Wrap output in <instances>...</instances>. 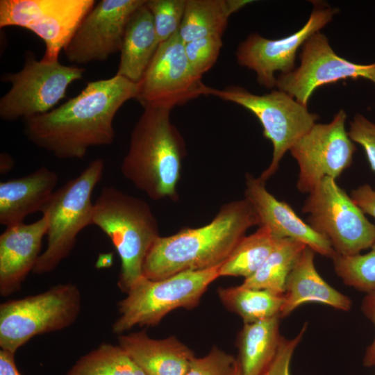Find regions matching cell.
<instances>
[{
    "label": "cell",
    "instance_id": "cb8c5ba5",
    "mask_svg": "<svg viewBox=\"0 0 375 375\" xmlns=\"http://www.w3.org/2000/svg\"><path fill=\"white\" fill-rule=\"evenodd\" d=\"M249 0H186L178 34L184 44L212 35L222 36L229 17Z\"/></svg>",
    "mask_w": 375,
    "mask_h": 375
},
{
    "label": "cell",
    "instance_id": "52a82bcc",
    "mask_svg": "<svg viewBox=\"0 0 375 375\" xmlns=\"http://www.w3.org/2000/svg\"><path fill=\"white\" fill-rule=\"evenodd\" d=\"M81 294L74 283L0 305V347L15 353L33 337L72 325L81 310Z\"/></svg>",
    "mask_w": 375,
    "mask_h": 375
},
{
    "label": "cell",
    "instance_id": "484cf974",
    "mask_svg": "<svg viewBox=\"0 0 375 375\" xmlns=\"http://www.w3.org/2000/svg\"><path fill=\"white\" fill-rule=\"evenodd\" d=\"M282 238L268 228L259 226L253 233L244 236L228 258L219 267L221 276H242L253 274L274 251Z\"/></svg>",
    "mask_w": 375,
    "mask_h": 375
},
{
    "label": "cell",
    "instance_id": "ba28073f",
    "mask_svg": "<svg viewBox=\"0 0 375 375\" xmlns=\"http://www.w3.org/2000/svg\"><path fill=\"white\" fill-rule=\"evenodd\" d=\"M302 212L308 215V224L328 239L337 255L359 254L375 242V225L332 178H324L308 193Z\"/></svg>",
    "mask_w": 375,
    "mask_h": 375
},
{
    "label": "cell",
    "instance_id": "5b68a950",
    "mask_svg": "<svg viewBox=\"0 0 375 375\" xmlns=\"http://www.w3.org/2000/svg\"><path fill=\"white\" fill-rule=\"evenodd\" d=\"M220 266L156 281L142 276L119 301V316L112 324V333L119 335L135 326H156L175 309L197 306L208 286L219 277Z\"/></svg>",
    "mask_w": 375,
    "mask_h": 375
},
{
    "label": "cell",
    "instance_id": "2e32d148",
    "mask_svg": "<svg viewBox=\"0 0 375 375\" xmlns=\"http://www.w3.org/2000/svg\"><path fill=\"white\" fill-rule=\"evenodd\" d=\"M146 0H101L84 18L64 49L76 66L103 61L120 52L127 24Z\"/></svg>",
    "mask_w": 375,
    "mask_h": 375
},
{
    "label": "cell",
    "instance_id": "e575fe53",
    "mask_svg": "<svg viewBox=\"0 0 375 375\" xmlns=\"http://www.w3.org/2000/svg\"><path fill=\"white\" fill-rule=\"evenodd\" d=\"M361 310L375 327V290L367 293L362 301ZM363 364L365 367L375 366V335L374 340L366 349Z\"/></svg>",
    "mask_w": 375,
    "mask_h": 375
},
{
    "label": "cell",
    "instance_id": "8fae6325",
    "mask_svg": "<svg viewBox=\"0 0 375 375\" xmlns=\"http://www.w3.org/2000/svg\"><path fill=\"white\" fill-rule=\"evenodd\" d=\"M95 4L94 0H1L0 27L30 30L45 44L41 60L58 61L61 50Z\"/></svg>",
    "mask_w": 375,
    "mask_h": 375
},
{
    "label": "cell",
    "instance_id": "ffe728a7",
    "mask_svg": "<svg viewBox=\"0 0 375 375\" xmlns=\"http://www.w3.org/2000/svg\"><path fill=\"white\" fill-rule=\"evenodd\" d=\"M117 340L146 375H185L195 356L175 336L154 339L140 331L119 335Z\"/></svg>",
    "mask_w": 375,
    "mask_h": 375
},
{
    "label": "cell",
    "instance_id": "836d02e7",
    "mask_svg": "<svg viewBox=\"0 0 375 375\" xmlns=\"http://www.w3.org/2000/svg\"><path fill=\"white\" fill-rule=\"evenodd\" d=\"M305 323L293 338L282 337L277 353L265 375H290V365L296 347L300 343L307 328Z\"/></svg>",
    "mask_w": 375,
    "mask_h": 375
},
{
    "label": "cell",
    "instance_id": "9a60e30c",
    "mask_svg": "<svg viewBox=\"0 0 375 375\" xmlns=\"http://www.w3.org/2000/svg\"><path fill=\"white\" fill-rule=\"evenodd\" d=\"M313 5L307 22L292 35L269 40L253 33L238 46L235 53L238 64L253 70L261 85L272 89L276 84V72L285 74L293 71L299 47L309 37L331 22L338 12L337 8L322 2L315 1Z\"/></svg>",
    "mask_w": 375,
    "mask_h": 375
},
{
    "label": "cell",
    "instance_id": "ac0fdd59",
    "mask_svg": "<svg viewBox=\"0 0 375 375\" xmlns=\"http://www.w3.org/2000/svg\"><path fill=\"white\" fill-rule=\"evenodd\" d=\"M47 217L43 215L31 224L10 227L0 235V294L8 296L19 290L40 256L47 235Z\"/></svg>",
    "mask_w": 375,
    "mask_h": 375
},
{
    "label": "cell",
    "instance_id": "d4e9b609",
    "mask_svg": "<svg viewBox=\"0 0 375 375\" xmlns=\"http://www.w3.org/2000/svg\"><path fill=\"white\" fill-rule=\"evenodd\" d=\"M217 294L224 306L239 315L244 324L280 317L283 294L267 290L244 288L240 285L219 287Z\"/></svg>",
    "mask_w": 375,
    "mask_h": 375
},
{
    "label": "cell",
    "instance_id": "7a4b0ae2",
    "mask_svg": "<svg viewBox=\"0 0 375 375\" xmlns=\"http://www.w3.org/2000/svg\"><path fill=\"white\" fill-rule=\"evenodd\" d=\"M259 225L256 212L245 198L222 205L212 221L159 236L145 258L142 275L160 280L188 271L219 267L251 227Z\"/></svg>",
    "mask_w": 375,
    "mask_h": 375
},
{
    "label": "cell",
    "instance_id": "8992f818",
    "mask_svg": "<svg viewBox=\"0 0 375 375\" xmlns=\"http://www.w3.org/2000/svg\"><path fill=\"white\" fill-rule=\"evenodd\" d=\"M104 169V160L96 158L53 194L42 211L48 220L47 246L35 264V274L55 269L74 249L78 233L92 225V195Z\"/></svg>",
    "mask_w": 375,
    "mask_h": 375
},
{
    "label": "cell",
    "instance_id": "d590c367",
    "mask_svg": "<svg viewBox=\"0 0 375 375\" xmlns=\"http://www.w3.org/2000/svg\"><path fill=\"white\" fill-rule=\"evenodd\" d=\"M351 197L365 214L375 219V188L368 184L360 185L351 191Z\"/></svg>",
    "mask_w": 375,
    "mask_h": 375
},
{
    "label": "cell",
    "instance_id": "e0dca14e",
    "mask_svg": "<svg viewBox=\"0 0 375 375\" xmlns=\"http://www.w3.org/2000/svg\"><path fill=\"white\" fill-rule=\"evenodd\" d=\"M245 178L244 198L254 208L259 226L268 228L280 238L302 242L315 253L334 258L336 253L328 239L303 222L289 204L272 195L265 182L251 174H247Z\"/></svg>",
    "mask_w": 375,
    "mask_h": 375
},
{
    "label": "cell",
    "instance_id": "44dd1931",
    "mask_svg": "<svg viewBox=\"0 0 375 375\" xmlns=\"http://www.w3.org/2000/svg\"><path fill=\"white\" fill-rule=\"evenodd\" d=\"M315 251L306 247L292 267L285 283L280 317L290 315L308 302H317L349 311L351 299L331 286L315 268Z\"/></svg>",
    "mask_w": 375,
    "mask_h": 375
},
{
    "label": "cell",
    "instance_id": "30bf717a",
    "mask_svg": "<svg viewBox=\"0 0 375 375\" xmlns=\"http://www.w3.org/2000/svg\"><path fill=\"white\" fill-rule=\"evenodd\" d=\"M85 69L67 66L58 60H38L32 51L25 54L23 68L1 76L10 89L0 99V117L5 121L26 119L46 113L65 97L67 88L83 78Z\"/></svg>",
    "mask_w": 375,
    "mask_h": 375
},
{
    "label": "cell",
    "instance_id": "1f68e13d",
    "mask_svg": "<svg viewBox=\"0 0 375 375\" xmlns=\"http://www.w3.org/2000/svg\"><path fill=\"white\" fill-rule=\"evenodd\" d=\"M222 36L212 35L185 44V51L193 70L203 76L216 62L222 47Z\"/></svg>",
    "mask_w": 375,
    "mask_h": 375
},
{
    "label": "cell",
    "instance_id": "5bb4252c",
    "mask_svg": "<svg viewBox=\"0 0 375 375\" xmlns=\"http://www.w3.org/2000/svg\"><path fill=\"white\" fill-rule=\"evenodd\" d=\"M300 60L297 68L276 78V87L304 106L307 107L314 91L326 84L364 78L375 85V63L357 64L339 56L320 31L302 45Z\"/></svg>",
    "mask_w": 375,
    "mask_h": 375
},
{
    "label": "cell",
    "instance_id": "603a6c76",
    "mask_svg": "<svg viewBox=\"0 0 375 375\" xmlns=\"http://www.w3.org/2000/svg\"><path fill=\"white\" fill-rule=\"evenodd\" d=\"M280 317L244 324L237 340L242 375H265L279 347Z\"/></svg>",
    "mask_w": 375,
    "mask_h": 375
},
{
    "label": "cell",
    "instance_id": "f1b7e54d",
    "mask_svg": "<svg viewBox=\"0 0 375 375\" xmlns=\"http://www.w3.org/2000/svg\"><path fill=\"white\" fill-rule=\"evenodd\" d=\"M371 249L365 254H336L333 258L335 272L342 282L366 293L375 290V242Z\"/></svg>",
    "mask_w": 375,
    "mask_h": 375
},
{
    "label": "cell",
    "instance_id": "9c48e42d",
    "mask_svg": "<svg viewBox=\"0 0 375 375\" xmlns=\"http://www.w3.org/2000/svg\"><path fill=\"white\" fill-rule=\"evenodd\" d=\"M210 95L243 106L261 123L264 136L273 145L272 161L259 176L265 183L278 170L285 153L319 118L306 106L279 90L257 95L242 87L228 86L222 90L212 88Z\"/></svg>",
    "mask_w": 375,
    "mask_h": 375
},
{
    "label": "cell",
    "instance_id": "74e56055",
    "mask_svg": "<svg viewBox=\"0 0 375 375\" xmlns=\"http://www.w3.org/2000/svg\"><path fill=\"white\" fill-rule=\"evenodd\" d=\"M15 165V162L11 156L7 153H1L0 155V172L6 174L10 172Z\"/></svg>",
    "mask_w": 375,
    "mask_h": 375
},
{
    "label": "cell",
    "instance_id": "277c9868",
    "mask_svg": "<svg viewBox=\"0 0 375 375\" xmlns=\"http://www.w3.org/2000/svg\"><path fill=\"white\" fill-rule=\"evenodd\" d=\"M92 225L100 228L115 247L121 260L117 285L126 294L143 276L147 253L160 236L156 217L145 201L107 186L94 203Z\"/></svg>",
    "mask_w": 375,
    "mask_h": 375
},
{
    "label": "cell",
    "instance_id": "3957f363",
    "mask_svg": "<svg viewBox=\"0 0 375 375\" xmlns=\"http://www.w3.org/2000/svg\"><path fill=\"white\" fill-rule=\"evenodd\" d=\"M170 110L146 108L135 124L120 169L153 200L177 201V184L186 155L183 138L170 119Z\"/></svg>",
    "mask_w": 375,
    "mask_h": 375
},
{
    "label": "cell",
    "instance_id": "d6a6232c",
    "mask_svg": "<svg viewBox=\"0 0 375 375\" xmlns=\"http://www.w3.org/2000/svg\"><path fill=\"white\" fill-rule=\"evenodd\" d=\"M347 132L353 142L362 147L370 167L375 172V124L364 115L356 114Z\"/></svg>",
    "mask_w": 375,
    "mask_h": 375
},
{
    "label": "cell",
    "instance_id": "f546056e",
    "mask_svg": "<svg viewBox=\"0 0 375 375\" xmlns=\"http://www.w3.org/2000/svg\"><path fill=\"white\" fill-rule=\"evenodd\" d=\"M185 3L186 0H146L145 4L152 15L159 44L178 32Z\"/></svg>",
    "mask_w": 375,
    "mask_h": 375
},
{
    "label": "cell",
    "instance_id": "7402d4cb",
    "mask_svg": "<svg viewBox=\"0 0 375 375\" xmlns=\"http://www.w3.org/2000/svg\"><path fill=\"white\" fill-rule=\"evenodd\" d=\"M159 44L152 15L144 3L127 24L115 75L138 83Z\"/></svg>",
    "mask_w": 375,
    "mask_h": 375
},
{
    "label": "cell",
    "instance_id": "4fadbf2b",
    "mask_svg": "<svg viewBox=\"0 0 375 375\" xmlns=\"http://www.w3.org/2000/svg\"><path fill=\"white\" fill-rule=\"evenodd\" d=\"M346 119L340 109L331 122L315 123L291 147L299 166L300 192L309 193L325 177L335 180L351 166L356 149L346 130Z\"/></svg>",
    "mask_w": 375,
    "mask_h": 375
},
{
    "label": "cell",
    "instance_id": "6da1fadb",
    "mask_svg": "<svg viewBox=\"0 0 375 375\" xmlns=\"http://www.w3.org/2000/svg\"><path fill=\"white\" fill-rule=\"evenodd\" d=\"M138 90V83L117 75L88 82L58 108L24 119V134L58 158L82 159L90 148L114 142V118L127 101L136 98Z\"/></svg>",
    "mask_w": 375,
    "mask_h": 375
},
{
    "label": "cell",
    "instance_id": "4dcf8cb0",
    "mask_svg": "<svg viewBox=\"0 0 375 375\" xmlns=\"http://www.w3.org/2000/svg\"><path fill=\"white\" fill-rule=\"evenodd\" d=\"M239 370L238 359L214 346L206 356H194L185 375H237Z\"/></svg>",
    "mask_w": 375,
    "mask_h": 375
},
{
    "label": "cell",
    "instance_id": "4316f807",
    "mask_svg": "<svg viewBox=\"0 0 375 375\" xmlns=\"http://www.w3.org/2000/svg\"><path fill=\"white\" fill-rule=\"evenodd\" d=\"M306 247L299 241L282 238L259 269L240 285L283 294L287 278Z\"/></svg>",
    "mask_w": 375,
    "mask_h": 375
},
{
    "label": "cell",
    "instance_id": "83f0119b",
    "mask_svg": "<svg viewBox=\"0 0 375 375\" xmlns=\"http://www.w3.org/2000/svg\"><path fill=\"white\" fill-rule=\"evenodd\" d=\"M65 375H146L119 344L102 343L82 356Z\"/></svg>",
    "mask_w": 375,
    "mask_h": 375
},
{
    "label": "cell",
    "instance_id": "7c38bea8",
    "mask_svg": "<svg viewBox=\"0 0 375 375\" xmlns=\"http://www.w3.org/2000/svg\"><path fill=\"white\" fill-rule=\"evenodd\" d=\"M136 100L143 108L172 110L212 90L190 66L178 32L160 43L138 83Z\"/></svg>",
    "mask_w": 375,
    "mask_h": 375
},
{
    "label": "cell",
    "instance_id": "d6986e66",
    "mask_svg": "<svg viewBox=\"0 0 375 375\" xmlns=\"http://www.w3.org/2000/svg\"><path fill=\"white\" fill-rule=\"evenodd\" d=\"M58 181L57 174L41 167L22 177L0 183V223L6 227L42 212L50 200Z\"/></svg>",
    "mask_w": 375,
    "mask_h": 375
},
{
    "label": "cell",
    "instance_id": "f35d334b",
    "mask_svg": "<svg viewBox=\"0 0 375 375\" xmlns=\"http://www.w3.org/2000/svg\"><path fill=\"white\" fill-rule=\"evenodd\" d=\"M237 375H242V374H241V372H240V370H239V372H238V373Z\"/></svg>",
    "mask_w": 375,
    "mask_h": 375
},
{
    "label": "cell",
    "instance_id": "8d00e7d4",
    "mask_svg": "<svg viewBox=\"0 0 375 375\" xmlns=\"http://www.w3.org/2000/svg\"><path fill=\"white\" fill-rule=\"evenodd\" d=\"M0 375H22L17 368L14 353L0 350Z\"/></svg>",
    "mask_w": 375,
    "mask_h": 375
}]
</instances>
